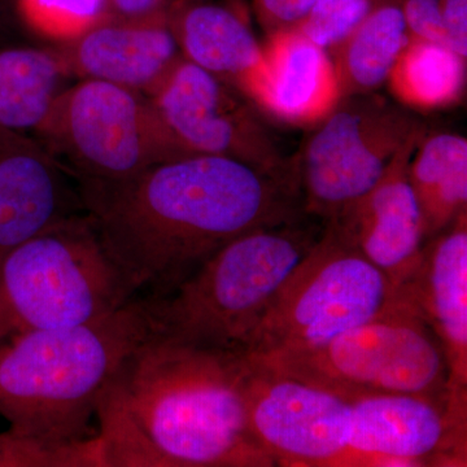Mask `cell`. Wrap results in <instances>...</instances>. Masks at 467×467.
Returning a JSON list of instances; mask_svg holds the SVG:
<instances>
[{
	"label": "cell",
	"mask_w": 467,
	"mask_h": 467,
	"mask_svg": "<svg viewBox=\"0 0 467 467\" xmlns=\"http://www.w3.org/2000/svg\"><path fill=\"white\" fill-rule=\"evenodd\" d=\"M401 299L376 265L325 225L238 355L269 358L318 348Z\"/></svg>",
	"instance_id": "8992f818"
},
{
	"label": "cell",
	"mask_w": 467,
	"mask_h": 467,
	"mask_svg": "<svg viewBox=\"0 0 467 467\" xmlns=\"http://www.w3.org/2000/svg\"><path fill=\"white\" fill-rule=\"evenodd\" d=\"M243 358L348 401L376 393L451 395L441 343L404 296L382 315L318 348L269 358Z\"/></svg>",
	"instance_id": "ba28073f"
},
{
	"label": "cell",
	"mask_w": 467,
	"mask_h": 467,
	"mask_svg": "<svg viewBox=\"0 0 467 467\" xmlns=\"http://www.w3.org/2000/svg\"><path fill=\"white\" fill-rule=\"evenodd\" d=\"M36 134L77 183L119 182L186 158L150 97L97 79L64 88Z\"/></svg>",
	"instance_id": "52a82bcc"
},
{
	"label": "cell",
	"mask_w": 467,
	"mask_h": 467,
	"mask_svg": "<svg viewBox=\"0 0 467 467\" xmlns=\"http://www.w3.org/2000/svg\"><path fill=\"white\" fill-rule=\"evenodd\" d=\"M304 220L243 234L164 297L150 300L155 333L241 353L276 292L321 235L322 230Z\"/></svg>",
	"instance_id": "277c9868"
},
{
	"label": "cell",
	"mask_w": 467,
	"mask_h": 467,
	"mask_svg": "<svg viewBox=\"0 0 467 467\" xmlns=\"http://www.w3.org/2000/svg\"><path fill=\"white\" fill-rule=\"evenodd\" d=\"M445 45L467 58V0H442Z\"/></svg>",
	"instance_id": "83f0119b"
},
{
	"label": "cell",
	"mask_w": 467,
	"mask_h": 467,
	"mask_svg": "<svg viewBox=\"0 0 467 467\" xmlns=\"http://www.w3.org/2000/svg\"><path fill=\"white\" fill-rule=\"evenodd\" d=\"M423 220L425 241L467 212V140L447 131H425L408 168Z\"/></svg>",
	"instance_id": "d6986e66"
},
{
	"label": "cell",
	"mask_w": 467,
	"mask_h": 467,
	"mask_svg": "<svg viewBox=\"0 0 467 467\" xmlns=\"http://www.w3.org/2000/svg\"><path fill=\"white\" fill-rule=\"evenodd\" d=\"M175 142L186 156H221L292 178L263 113L244 95L182 57L150 95Z\"/></svg>",
	"instance_id": "8fae6325"
},
{
	"label": "cell",
	"mask_w": 467,
	"mask_h": 467,
	"mask_svg": "<svg viewBox=\"0 0 467 467\" xmlns=\"http://www.w3.org/2000/svg\"><path fill=\"white\" fill-rule=\"evenodd\" d=\"M67 77L57 50H0V128L36 133Z\"/></svg>",
	"instance_id": "44dd1931"
},
{
	"label": "cell",
	"mask_w": 467,
	"mask_h": 467,
	"mask_svg": "<svg viewBox=\"0 0 467 467\" xmlns=\"http://www.w3.org/2000/svg\"><path fill=\"white\" fill-rule=\"evenodd\" d=\"M77 184L134 295L149 287L167 294L243 234L306 217L295 180L221 156H186L119 182Z\"/></svg>",
	"instance_id": "6da1fadb"
},
{
	"label": "cell",
	"mask_w": 467,
	"mask_h": 467,
	"mask_svg": "<svg viewBox=\"0 0 467 467\" xmlns=\"http://www.w3.org/2000/svg\"><path fill=\"white\" fill-rule=\"evenodd\" d=\"M356 467L467 466V407L451 395L376 393L350 401Z\"/></svg>",
	"instance_id": "7c38bea8"
},
{
	"label": "cell",
	"mask_w": 467,
	"mask_h": 467,
	"mask_svg": "<svg viewBox=\"0 0 467 467\" xmlns=\"http://www.w3.org/2000/svg\"><path fill=\"white\" fill-rule=\"evenodd\" d=\"M400 291L441 343L451 399L467 407V212L425 242Z\"/></svg>",
	"instance_id": "9a60e30c"
},
{
	"label": "cell",
	"mask_w": 467,
	"mask_h": 467,
	"mask_svg": "<svg viewBox=\"0 0 467 467\" xmlns=\"http://www.w3.org/2000/svg\"><path fill=\"white\" fill-rule=\"evenodd\" d=\"M0 467H104V461L97 434L55 444L8 429L0 432Z\"/></svg>",
	"instance_id": "cb8c5ba5"
},
{
	"label": "cell",
	"mask_w": 467,
	"mask_h": 467,
	"mask_svg": "<svg viewBox=\"0 0 467 467\" xmlns=\"http://www.w3.org/2000/svg\"><path fill=\"white\" fill-rule=\"evenodd\" d=\"M241 358L248 429L275 466L356 467L348 450L350 401Z\"/></svg>",
	"instance_id": "30bf717a"
},
{
	"label": "cell",
	"mask_w": 467,
	"mask_h": 467,
	"mask_svg": "<svg viewBox=\"0 0 467 467\" xmlns=\"http://www.w3.org/2000/svg\"><path fill=\"white\" fill-rule=\"evenodd\" d=\"M173 0H109L110 18L140 20L165 14Z\"/></svg>",
	"instance_id": "f1b7e54d"
},
{
	"label": "cell",
	"mask_w": 467,
	"mask_h": 467,
	"mask_svg": "<svg viewBox=\"0 0 467 467\" xmlns=\"http://www.w3.org/2000/svg\"><path fill=\"white\" fill-rule=\"evenodd\" d=\"M422 134L399 150L370 192L325 223L358 248L399 290L416 272L426 242L422 213L408 174Z\"/></svg>",
	"instance_id": "4fadbf2b"
},
{
	"label": "cell",
	"mask_w": 467,
	"mask_h": 467,
	"mask_svg": "<svg viewBox=\"0 0 467 467\" xmlns=\"http://www.w3.org/2000/svg\"><path fill=\"white\" fill-rule=\"evenodd\" d=\"M134 297L88 213L0 248V339L88 324Z\"/></svg>",
	"instance_id": "5b68a950"
},
{
	"label": "cell",
	"mask_w": 467,
	"mask_h": 467,
	"mask_svg": "<svg viewBox=\"0 0 467 467\" xmlns=\"http://www.w3.org/2000/svg\"><path fill=\"white\" fill-rule=\"evenodd\" d=\"M316 0H254V12L265 34L297 29Z\"/></svg>",
	"instance_id": "484cf974"
},
{
	"label": "cell",
	"mask_w": 467,
	"mask_h": 467,
	"mask_svg": "<svg viewBox=\"0 0 467 467\" xmlns=\"http://www.w3.org/2000/svg\"><path fill=\"white\" fill-rule=\"evenodd\" d=\"M269 85L263 115L296 128H315L343 100L328 52L297 29L266 34L263 42Z\"/></svg>",
	"instance_id": "ac0fdd59"
},
{
	"label": "cell",
	"mask_w": 467,
	"mask_h": 467,
	"mask_svg": "<svg viewBox=\"0 0 467 467\" xmlns=\"http://www.w3.org/2000/svg\"><path fill=\"white\" fill-rule=\"evenodd\" d=\"M238 353L153 334L98 399L104 467H273L252 438Z\"/></svg>",
	"instance_id": "7a4b0ae2"
},
{
	"label": "cell",
	"mask_w": 467,
	"mask_h": 467,
	"mask_svg": "<svg viewBox=\"0 0 467 467\" xmlns=\"http://www.w3.org/2000/svg\"><path fill=\"white\" fill-rule=\"evenodd\" d=\"M57 51L67 75L109 82L147 97L155 94L183 57L168 12L140 20L109 18Z\"/></svg>",
	"instance_id": "5bb4252c"
},
{
	"label": "cell",
	"mask_w": 467,
	"mask_h": 467,
	"mask_svg": "<svg viewBox=\"0 0 467 467\" xmlns=\"http://www.w3.org/2000/svg\"><path fill=\"white\" fill-rule=\"evenodd\" d=\"M409 36L401 0H380L364 23L328 52L343 99L373 94L386 85Z\"/></svg>",
	"instance_id": "ffe728a7"
},
{
	"label": "cell",
	"mask_w": 467,
	"mask_h": 467,
	"mask_svg": "<svg viewBox=\"0 0 467 467\" xmlns=\"http://www.w3.org/2000/svg\"><path fill=\"white\" fill-rule=\"evenodd\" d=\"M155 334L150 301L109 316L0 339V417L8 429L67 444L94 435L98 399L125 358Z\"/></svg>",
	"instance_id": "3957f363"
},
{
	"label": "cell",
	"mask_w": 467,
	"mask_h": 467,
	"mask_svg": "<svg viewBox=\"0 0 467 467\" xmlns=\"http://www.w3.org/2000/svg\"><path fill=\"white\" fill-rule=\"evenodd\" d=\"M466 64L444 43L409 36L386 85L407 109H451L465 97Z\"/></svg>",
	"instance_id": "7402d4cb"
},
{
	"label": "cell",
	"mask_w": 467,
	"mask_h": 467,
	"mask_svg": "<svg viewBox=\"0 0 467 467\" xmlns=\"http://www.w3.org/2000/svg\"><path fill=\"white\" fill-rule=\"evenodd\" d=\"M24 23L34 33L60 43L109 20V0H17Z\"/></svg>",
	"instance_id": "603a6c76"
},
{
	"label": "cell",
	"mask_w": 467,
	"mask_h": 467,
	"mask_svg": "<svg viewBox=\"0 0 467 467\" xmlns=\"http://www.w3.org/2000/svg\"><path fill=\"white\" fill-rule=\"evenodd\" d=\"M168 21L186 60L233 86L259 109L269 67L263 43L238 12L211 0H173Z\"/></svg>",
	"instance_id": "e0dca14e"
},
{
	"label": "cell",
	"mask_w": 467,
	"mask_h": 467,
	"mask_svg": "<svg viewBox=\"0 0 467 467\" xmlns=\"http://www.w3.org/2000/svg\"><path fill=\"white\" fill-rule=\"evenodd\" d=\"M409 36L445 45L442 0H401Z\"/></svg>",
	"instance_id": "4316f807"
},
{
	"label": "cell",
	"mask_w": 467,
	"mask_h": 467,
	"mask_svg": "<svg viewBox=\"0 0 467 467\" xmlns=\"http://www.w3.org/2000/svg\"><path fill=\"white\" fill-rule=\"evenodd\" d=\"M380 0H316L297 27L309 41L331 52L355 32Z\"/></svg>",
	"instance_id": "d4e9b609"
},
{
	"label": "cell",
	"mask_w": 467,
	"mask_h": 467,
	"mask_svg": "<svg viewBox=\"0 0 467 467\" xmlns=\"http://www.w3.org/2000/svg\"><path fill=\"white\" fill-rule=\"evenodd\" d=\"M426 126L399 103L373 94L340 101L315 126L292 162L306 217L331 223L376 186L393 158Z\"/></svg>",
	"instance_id": "9c48e42d"
},
{
	"label": "cell",
	"mask_w": 467,
	"mask_h": 467,
	"mask_svg": "<svg viewBox=\"0 0 467 467\" xmlns=\"http://www.w3.org/2000/svg\"><path fill=\"white\" fill-rule=\"evenodd\" d=\"M82 213L75 178L41 142L0 128V248Z\"/></svg>",
	"instance_id": "2e32d148"
}]
</instances>
